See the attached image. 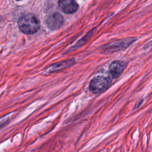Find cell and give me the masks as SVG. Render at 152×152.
<instances>
[{
  "label": "cell",
  "instance_id": "cell-1",
  "mask_svg": "<svg viewBox=\"0 0 152 152\" xmlns=\"http://www.w3.org/2000/svg\"><path fill=\"white\" fill-rule=\"evenodd\" d=\"M18 25L20 30L24 33L31 34L36 33L40 28L39 20L32 14H25L18 20Z\"/></svg>",
  "mask_w": 152,
  "mask_h": 152
},
{
  "label": "cell",
  "instance_id": "cell-2",
  "mask_svg": "<svg viewBox=\"0 0 152 152\" xmlns=\"http://www.w3.org/2000/svg\"><path fill=\"white\" fill-rule=\"evenodd\" d=\"M111 80L104 76H97L93 78L89 84V90L93 94H100L107 89Z\"/></svg>",
  "mask_w": 152,
  "mask_h": 152
},
{
  "label": "cell",
  "instance_id": "cell-3",
  "mask_svg": "<svg viewBox=\"0 0 152 152\" xmlns=\"http://www.w3.org/2000/svg\"><path fill=\"white\" fill-rule=\"evenodd\" d=\"M136 40L134 37H128L115 42H110L103 46L106 52H113L125 49L131 45Z\"/></svg>",
  "mask_w": 152,
  "mask_h": 152
},
{
  "label": "cell",
  "instance_id": "cell-4",
  "mask_svg": "<svg viewBox=\"0 0 152 152\" xmlns=\"http://www.w3.org/2000/svg\"><path fill=\"white\" fill-rule=\"evenodd\" d=\"M58 4L61 10L66 14H73L78 8L76 0H59Z\"/></svg>",
  "mask_w": 152,
  "mask_h": 152
},
{
  "label": "cell",
  "instance_id": "cell-5",
  "mask_svg": "<svg viewBox=\"0 0 152 152\" xmlns=\"http://www.w3.org/2000/svg\"><path fill=\"white\" fill-rule=\"evenodd\" d=\"M46 23L50 29L56 30L59 28L63 25L64 18L60 14L54 13L47 18Z\"/></svg>",
  "mask_w": 152,
  "mask_h": 152
},
{
  "label": "cell",
  "instance_id": "cell-6",
  "mask_svg": "<svg viewBox=\"0 0 152 152\" xmlns=\"http://www.w3.org/2000/svg\"><path fill=\"white\" fill-rule=\"evenodd\" d=\"M126 65L124 62L119 61H115L112 62L109 68V71L113 78L119 77L125 68Z\"/></svg>",
  "mask_w": 152,
  "mask_h": 152
},
{
  "label": "cell",
  "instance_id": "cell-7",
  "mask_svg": "<svg viewBox=\"0 0 152 152\" xmlns=\"http://www.w3.org/2000/svg\"><path fill=\"white\" fill-rule=\"evenodd\" d=\"M75 60L74 59H69L65 61H62L61 62H58L57 64H55L53 65H52L50 67V71L51 72L52 71H56L60 69H62L64 68H66L67 67H69L71 65H72L74 64Z\"/></svg>",
  "mask_w": 152,
  "mask_h": 152
},
{
  "label": "cell",
  "instance_id": "cell-8",
  "mask_svg": "<svg viewBox=\"0 0 152 152\" xmlns=\"http://www.w3.org/2000/svg\"><path fill=\"white\" fill-rule=\"evenodd\" d=\"M17 1H21V0H17Z\"/></svg>",
  "mask_w": 152,
  "mask_h": 152
}]
</instances>
